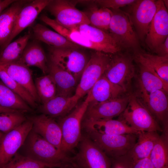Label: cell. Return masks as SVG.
Segmentation results:
<instances>
[{"instance_id":"35","label":"cell","mask_w":168,"mask_h":168,"mask_svg":"<svg viewBox=\"0 0 168 168\" xmlns=\"http://www.w3.org/2000/svg\"><path fill=\"white\" fill-rule=\"evenodd\" d=\"M35 85L40 102L44 104L57 95L56 83L49 74L36 78Z\"/></svg>"},{"instance_id":"7","label":"cell","mask_w":168,"mask_h":168,"mask_svg":"<svg viewBox=\"0 0 168 168\" xmlns=\"http://www.w3.org/2000/svg\"><path fill=\"white\" fill-rule=\"evenodd\" d=\"M86 136L96 143L110 158L126 155L136 143L137 134L109 135L85 130Z\"/></svg>"},{"instance_id":"13","label":"cell","mask_w":168,"mask_h":168,"mask_svg":"<svg viewBox=\"0 0 168 168\" xmlns=\"http://www.w3.org/2000/svg\"><path fill=\"white\" fill-rule=\"evenodd\" d=\"M129 95L104 102L89 103L82 120L111 119L119 115L127 106Z\"/></svg>"},{"instance_id":"17","label":"cell","mask_w":168,"mask_h":168,"mask_svg":"<svg viewBox=\"0 0 168 168\" xmlns=\"http://www.w3.org/2000/svg\"><path fill=\"white\" fill-rule=\"evenodd\" d=\"M39 19L69 41L82 48L113 54L109 49L92 42L77 30L61 26L45 14L41 15Z\"/></svg>"},{"instance_id":"11","label":"cell","mask_w":168,"mask_h":168,"mask_svg":"<svg viewBox=\"0 0 168 168\" xmlns=\"http://www.w3.org/2000/svg\"><path fill=\"white\" fill-rule=\"evenodd\" d=\"M32 127L27 119L21 124L4 133L0 143V167L7 164L18 152Z\"/></svg>"},{"instance_id":"43","label":"cell","mask_w":168,"mask_h":168,"mask_svg":"<svg viewBox=\"0 0 168 168\" xmlns=\"http://www.w3.org/2000/svg\"><path fill=\"white\" fill-rule=\"evenodd\" d=\"M16 0H0V14Z\"/></svg>"},{"instance_id":"14","label":"cell","mask_w":168,"mask_h":168,"mask_svg":"<svg viewBox=\"0 0 168 168\" xmlns=\"http://www.w3.org/2000/svg\"><path fill=\"white\" fill-rule=\"evenodd\" d=\"M168 37V12L162 0L157 1V9L151 23L145 42L154 51Z\"/></svg>"},{"instance_id":"33","label":"cell","mask_w":168,"mask_h":168,"mask_svg":"<svg viewBox=\"0 0 168 168\" xmlns=\"http://www.w3.org/2000/svg\"><path fill=\"white\" fill-rule=\"evenodd\" d=\"M149 157L154 168H168V131L160 135Z\"/></svg>"},{"instance_id":"15","label":"cell","mask_w":168,"mask_h":168,"mask_svg":"<svg viewBox=\"0 0 168 168\" xmlns=\"http://www.w3.org/2000/svg\"><path fill=\"white\" fill-rule=\"evenodd\" d=\"M50 1L51 0H29L25 4L17 16L10 38L0 50L3 49L23 30L31 25Z\"/></svg>"},{"instance_id":"20","label":"cell","mask_w":168,"mask_h":168,"mask_svg":"<svg viewBox=\"0 0 168 168\" xmlns=\"http://www.w3.org/2000/svg\"><path fill=\"white\" fill-rule=\"evenodd\" d=\"M1 65L11 77L27 91L36 102H40L33 78L32 71L29 67L19 62Z\"/></svg>"},{"instance_id":"34","label":"cell","mask_w":168,"mask_h":168,"mask_svg":"<svg viewBox=\"0 0 168 168\" xmlns=\"http://www.w3.org/2000/svg\"><path fill=\"white\" fill-rule=\"evenodd\" d=\"M83 12L91 26L108 31L112 15V11L107 8H99L94 4Z\"/></svg>"},{"instance_id":"46","label":"cell","mask_w":168,"mask_h":168,"mask_svg":"<svg viewBox=\"0 0 168 168\" xmlns=\"http://www.w3.org/2000/svg\"><path fill=\"white\" fill-rule=\"evenodd\" d=\"M162 1H163L165 6L166 7L167 9L168 7V0H164Z\"/></svg>"},{"instance_id":"45","label":"cell","mask_w":168,"mask_h":168,"mask_svg":"<svg viewBox=\"0 0 168 168\" xmlns=\"http://www.w3.org/2000/svg\"><path fill=\"white\" fill-rule=\"evenodd\" d=\"M57 168H77L76 167L73 166H65Z\"/></svg>"},{"instance_id":"9","label":"cell","mask_w":168,"mask_h":168,"mask_svg":"<svg viewBox=\"0 0 168 168\" xmlns=\"http://www.w3.org/2000/svg\"><path fill=\"white\" fill-rule=\"evenodd\" d=\"M78 151L72 157L77 168H110V158L87 136H82Z\"/></svg>"},{"instance_id":"26","label":"cell","mask_w":168,"mask_h":168,"mask_svg":"<svg viewBox=\"0 0 168 168\" xmlns=\"http://www.w3.org/2000/svg\"><path fill=\"white\" fill-rule=\"evenodd\" d=\"M27 67H35L44 74H48V58L39 41L34 40L28 42L20 60Z\"/></svg>"},{"instance_id":"37","label":"cell","mask_w":168,"mask_h":168,"mask_svg":"<svg viewBox=\"0 0 168 168\" xmlns=\"http://www.w3.org/2000/svg\"><path fill=\"white\" fill-rule=\"evenodd\" d=\"M56 166L40 162L17 152L6 165L0 168H56Z\"/></svg>"},{"instance_id":"32","label":"cell","mask_w":168,"mask_h":168,"mask_svg":"<svg viewBox=\"0 0 168 168\" xmlns=\"http://www.w3.org/2000/svg\"><path fill=\"white\" fill-rule=\"evenodd\" d=\"M0 106L21 112H29L32 108L20 96L0 81Z\"/></svg>"},{"instance_id":"41","label":"cell","mask_w":168,"mask_h":168,"mask_svg":"<svg viewBox=\"0 0 168 168\" xmlns=\"http://www.w3.org/2000/svg\"><path fill=\"white\" fill-rule=\"evenodd\" d=\"M132 168H154L149 157L132 162Z\"/></svg>"},{"instance_id":"19","label":"cell","mask_w":168,"mask_h":168,"mask_svg":"<svg viewBox=\"0 0 168 168\" xmlns=\"http://www.w3.org/2000/svg\"><path fill=\"white\" fill-rule=\"evenodd\" d=\"M82 127L84 130H90L100 133L121 135L129 134H138L139 132L129 125L122 119L97 120H82Z\"/></svg>"},{"instance_id":"28","label":"cell","mask_w":168,"mask_h":168,"mask_svg":"<svg viewBox=\"0 0 168 168\" xmlns=\"http://www.w3.org/2000/svg\"><path fill=\"white\" fill-rule=\"evenodd\" d=\"M138 83L140 95L163 90L168 93V83L153 70L139 64Z\"/></svg>"},{"instance_id":"1","label":"cell","mask_w":168,"mask_h":168,"mask_svg":"<svg viewBox=\"0 0 168 168\" xmlns=\"http://www.w3.org/2000/svg\"><path fill=\"white\" fill-rule=\"evenodd\" d=\"M18 152L35 160L61 167L74 165L72 157L31 129Z\"/></svg>"},{"instance_id":"5","label":"cell","mask_w":168,"mask_h":168,"mask_svg":"<svg viewBox=\"0 0 168 168\" xmlns=\"http://www.w3.org/2000/svg\"><path fill=\"white\" fill-rule=\"evenodd\" d=\"M121 114V119L138 132L163 131L136 94L129 95L127 106Z\"/></svg>"},{"instance_id":"27","label":"cell","mask_w":168,"mask_h":168,"mask_svg":"<svg viewBox=\"0 0 168 168\" xmlns=\"http://www.w3.org/2000/svg\"><path fill=\"white\" fill-rule=\"evenodd\" d=\"M69 28L78 30L92 42L109 49L113 54L121 50V48L108 31L89 24H81Z\"/></svg>"},{"instance_id":"22","label":"cell","mask_w":168,"mask_h":168,"mask_svg":"<svg viewBox=\"0 0 168 168\" xmlns=\"http://www.w3.org/2000/svg\"><path fill=\"white\" fill-rule=\"evenodd\" d=\"M48 73L52 76L56 84L57 95L66 97L73 96L78 84L74 77L48 59Z\"/></svg>"},{"instance_id":"29","label":"cell","mask_w":168,"mask_h":168,"mask_svg":"<svg viewBox=\"0 0 168 168\" xmlns=\"http://www.w3.org/2000/svg\"><path fill=\"white\" fill-rule=\"evenodd\" d=\"M32 36L34 40L43 42L50 47L82 48L71 42L58 33L40 23H37L33 27Z\"/></svg>"},{"instance_id":"12","label":"cell","mask_w":168,"mask_h":168,"mask_svg":"<svg viewBox=\"0 0 168 168\" xmlns=\"http://www.w3.org/2000/svg\"><path fill=\"white\" fill-rule=\"evenodd\" d=\"M132 6L130 15L138 39L143 40L148 32L157 9V1L136 0Z\"/></svg>"},{"instance_id":"3","label":"cell","mask_w":168,"mask_h":168,"mask_svg":"<svg viewBox=\"0 0 168 168\" xmlns=\"http://www.w3.org/2000/svg\"><path fill=\"white\" fill-rule=\"evenodd\" d=\"M82 48L49 46V60L71 73L78 83L90 57Z\"/></svg>"},{"instance_id":"6","label":"cell","mask_w":168,"mask_h":168,"mask_svg":"<svg viewBox=\"0 0 168 168\" xmlns=\"http://www.w3.org/2000/svg\"><path fill=\"white\" fill-rule=\"evenodd\" d=\"M111 10L112 15L109 32L121 49L137 50L138 38L129 14L119 9Z\"/></svg>"},{"instance_id":"18","label":"cell","mask_w":168,"mask_h":168,"mask_svg":"<svg viewBox=\"0 0 168 168\" xmlns=\"http://www.w3.org/2000/svg\"><path fill=\"white\" fill-rule=\"evenodd\" d=\"M167 93L160 90L141 95L142 103L157 122L162 126L163 131H168Z\"/></svg>"},{"instance_id":"8","label":"cell","mask_w":168,"mask_h":168,"mask_svg":"<svg viewBox=\"0 0 168 168\" xmlns=\"http://www.w3.org/2000/svg\"><path fill=\"white\" fill-rule=\"evenodd\" d=\"M133 56L119 52L112 54L111 58L104 75L111 82L121 87L126 92L135 76Z\"/></svg>"},{"instance_id":"44","label":"cell","mask_w":168,"mask_h":168,"mask_svg":"<svg viewBox=\"0 0 168 168\" xmlns=\"http://www.w3.org/2000/svg\"><path fill=\"white\" fill-rule=\"evenodd\" d=\"M16 111H20L17 110L6 108L0 106V113L10 112H16Z\"/></svg>"},{"instance_id":"2","label":"cell","mask_w":168,"mask_h":168,"mask_svg":"<svg viewBox=\"0 0 168 168\" xmlns=\"http://www.w3.org/2000/svg\"><path fill=\"white\" fill-rule=\"evenodd\" d=\"M89 101L87 96L84 101L77 104L69 113L58 118L57 121L61 131V150L67 153L77 146L82 137V122Z\"/></svg>"},{"instance_id":"24","label":"cell","mask_w":168,"mask_h":168,"mask_svg":"<svg viewBox=\"0 0 168 168\" xmlns=\"http://www.w3.org/2000/svg\"><path fill=\"white\" fill-rule=\"evenodd\" d=\"M157 132H139L137 141L126 154L132 162L149 157L160 137Z\"/></svg>"},{"instance_id":"39","label":"cell","mask_w":168,"mask_h":168,"mask_svg":"<svg viewBox=\"0 0 168 168\" xmlns=\"http://www.w3.org/2000/svg\"><path fill=\"white\" fill-rule=\"evenodd\" d=\"M135 0H89L92 3L100 6V7L107 8L110 9H117L121 7L128 5H131Z\"/></svg>"},{"instance_id":"30","label":"cell","mask_w":168,"mask_h":168,"mask_svg":"<svg viewBox=\"0 0 168 168\" xmlns=\"http://www.w3.org/2000/svg\"><path fill=\"white\" fill-rule=\"evenodd\" d=\"M133 57V60L139 64L153 70L168 83V57L138 52H136Z\"/></svg>"},{"instance_id":"4","label":"cell","mask_w":168,"mask_h":168,"mask_svg":"<svg viewBox=\"0 0 168 168\" xmlns=\"http://www.w3.org/2000/svg\"><path fill=\"white\" fill-rule=\"evenodd\" d=\"M112 54L94 51L85 68L77 86L74 96L79 100L86 95L104 74Z\"/></svg>"},{"instance_id":"16","label":"cell","mask_w":168,"mask_h":168,"mask_svg":"<svg viewBox=\"0 0 168 168\" xmlns=\"http://www.w3.org/2000/svg\"><path fill=\"white\" fill-rule=\"evenodd\" d=\"M32 123V129L61 151L62 135L57 121L43 114L28 117Z\"/></svg>"},{"instance_id":"40","label":"cell","mask_w":168,"mask_h":168,"mask_svg":"<svg viewBox=\"0 0 168 168\" xmlns=\"http://www.w3.org/2000/svg\"><path fill=\"white\" fill-rule=\"evenodd\" d=\"M110 168H132V162L126 155L114 158H110Z\"/></svg>"},{"instance_id":"21","label":"cell","mask_w":168,"mask_h":168,"mask_svg":"<svg viewBox=\"0 0 168 168\" xmlns=\"http://www.w3.org/2000/svg\"><path fill=\"white\" fill-rule=\"evenodd\" d=\"M125 91L103 75L87 94L89 103H99L116 98Z\"/></svg>"},{"instance_id":"36","label":"cell","mask_w":168,"mask_h":168,"mask_svg":"<svg viewBox=\"0 0 168 168\" xmlns=\"http://www.w3.org/2000/svg\"><path fill=\"white\" fill-rule=\"evenodd\" d=\"M0 79L10 89L22 98L31 108H35L37 103L31 95L8 75L0 64Z\"/></svg>"},{"instance_id":"47","label":"cell","mask_w":168,"mask_h":168,"mask_svg":"<svg viewBox=\"0 0 168 168\" xmlns=\"http://www.w3.org/2000/svg\"><path fill=\"white\" fill-rule=\"evenodd\" d=\"M4 133L0 132V143Z\"/></svg>"},{"instance_id":"10","label":"cell","mask_w":168,"mask_h":168,"mask_svg":"<svg viewBox=\"0 0 168 168\" xmlns=\"http://www.w3.org/2000/svg\"><path fill=\"white\" fill-rule=\"evenodd\" d=\"M78 1L51 0L45 8L54 17L58 23L65 27L71 28L81 24H90L83 11L77 9Z\"/></svg>"},{"instance_id":"23","label":"cell","mask_w":168,"mask_h":168,"mask_svg":"<svg viewBox=\"0 0 168 168\" xmlns=\"http://www.w3.org/2000/svg\"><path fill=\"white\" fill-rule=\"evenodd\" d=\"M79 100L74 95L70 97L56 95L48 102L42 104L38 109L42 114L53 118H59L71 111Z\"/></svg>"},{"instance_id":"25","label":"cell","mask_w":168,"mask_h":168,"mask_svg":"<svg viewBox=\"0 0 168 168\" xmlns=\"http://www.w3.org/2000/svg\"><path fill=\"white\" fill-rule=\"evenodd\" d=\"M29 1L16 0L0 14V49L10 38L20 11Z\"/></svg>"},{"instance_id":"38","label":"cell","mask_w":168,"mask_h":168,"mask_svg":"<svg viewBox=\"0 0 168 168\" xmlns=\"http://www.w3.org/2000/svg\"><path fill=\"white\" fill-rule=\"evenodd\" d=\"M21 111L0 113V132L7 133L14 129L27 119Z\"/></svg>"},{"instance_id":"42","label":"cell","mask_w":168,"mask_h":168,"mask_svg":"<svg viewBox=\"0 0 168 168\" xmlns=\"http://www.w3.org/2000/svg\"><path fill=\"white\" fill-rule=\"evenodd\" d=\"M154 52L159 56L168 57V37L156 48Z\"/></svg>"},{"instance_id":"31","label":"cell","mask_w":168,"mask_h":168,"mask_svg":"<svg viewBox=\"0 0 168 168\" xmlns=\"http://www.w3.org/2000/svg\"><path fill=\"white\" fill-rule=\"evenodd\" d=\"M32 33L29 31L16 40L11 42L0 50V64L18 62L31 38Z\"/></svg>"}]
</instances>
